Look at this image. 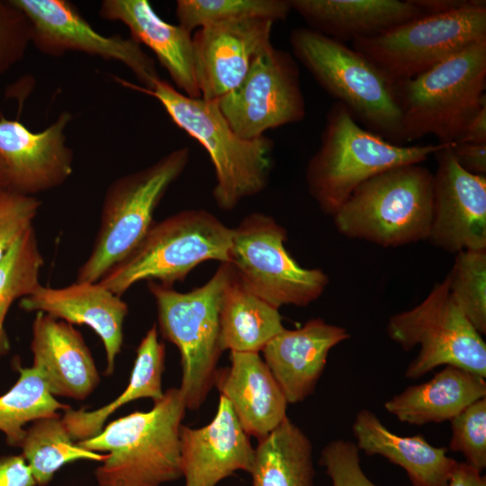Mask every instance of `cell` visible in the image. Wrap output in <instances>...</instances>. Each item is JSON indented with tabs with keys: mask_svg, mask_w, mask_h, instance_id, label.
Here are the masks:
<instances>
[{
	"mask_svg": "<svg viewBox=\"0 0 486 486\" xmlns=\"http://www.w3.org/2000/svg\"><path fill=\"white\" fill-rule=\"evenodd\" d=\"M447 144L401 146L361 127L348 109L334 104L320 146L306 168L309 193L331 217L368 179L391 168L420 164Z\"/></svg>",
	"mask_w": 486,
	"mask_h": 486,
	"instance_id": "obj_3",
	"label": "cell"
},
{
	"mask_svg": "<svg viewBox=\"0 0 486 486\" xmlns=\"http://www.w3.org/2000/svg\"><path fill=\"white\" fill-rule=\"evenodd\" d=\"M432 204L433 173L405 165L363 183L332 218L346 238L395 248L428 240Z\"/></svg>",
	"mask_w": 486,
	"mask_h": 486,
	"instance_id": "obj_6",
	"label": "cell"
},
{
	"mask_svg": "<svg viewBox=\"0 0 486 486\" xmlns=\"http://www.w3.org/2000/svg\"><path fill=\"white\" fill-rule=\"evenodd\" d=\"M32 26V43L40 52L61 56L80 51L122 63L141 87L151 89L160 78L154 59L131 37L104 36L95 31L79 10L67 0H11Z\"/></svg>",
	"mask_w": 486,
	"mask_h": 486,
	"instance_id": "obj_14",
	"label": "cell"
},
{
	"mask_svg": "<svg viewBox=\"0 0 486 486\" xmlns=\"http://www.w3.org/2000/svg\"><path fill=\"white\" fill-rule=\"evenodd\" d=\"M7 188L11 189L9 178L4 165L0 158V190Z\"/></svg>",
	"mask_w": 486,
	"mask_h": 486,
	"instance_id": "obj_44",
	"label": "cell"
},
{
	"mask_svg": "<svg viewBox=\"0 0 486 486\" xmlns=\"http://www.w3.org/2000/svg\"><path fill=\"white\" fill-rule=\"evenodd\" d=\"M99 15L125 24L133 40L154 52L180 92L189 97H201L191 32L164 21L147 0H104Z\"/></svg>",
	"mask_w": 486,
	"mask_h": 486,
	"instance_id": "obj_23",
	"label": "cell"
},
{
	"mask_svg": "<svg viewBox=\"0 0 486 486\" xmlns=\"http://www.w3.org/2000/svg\"><path fill=\"white\" fill-rule=\"evenodd\" d=\"M216 101L232 130L246 140L305 116L298 65L273 45L255 58L236 88Z\"/></svg>",
	"mask_w": 486,
	"mask_h": 486,
	"instance_id": "obj_13",
	"label": "cell"
},
{
	"mask_svg": "<svg viewBox=\"0 0 486 486\" xmlns=\"http://www.w3.org/2000/svg\"><path fill=\"white\" fill-rule=\"evenodd\" d=\"M19 378L14 385L0 396V431L7 443L20 446L28 422L59 415L70 406L60 403L49 392L46 383L34 367L16 364Z\"/></svg>",
	"mask_w": 486,
	"mask_h": 486,
	"instance_id": "obj_31",
	"label": "cell"
},
{
	"mask_svg": "<svg viewBox=\"0 0 486 486\" xmlns=\"http://www.w3.org/2000/svg\"><path fill=\"white\" fill-rule=\"evenodd\" d=\"M20 447L39 486L48 485L56 472L68 463L103 462L108 457V454L88 451L75 444L59 415L33 421Z\"/></svg>",
	"mask_w": 486,
	"mask_h": 486,
	"instance_id": "obj_30",
	"label": "cell"
},
{
	"mask_svg": "<svg viewBox=\"0 0 486 486\" xmlns=\"http://www.w3.org/2000/svg\"><path fill=\"white\" fill-rule=\"evenodd\" d=\"M274 23L256 18L198 29L193 46L202 98L218 100L242 82L255 58L272 45Z\"/></svg>",
	"mask_w": 486,
	"mask_h": 486,
	"instance_id": "obj_17",
	"label": "cell"
},
{
	"mask_svg": "<svg viewBox=\"0 0 486 486\" xmlns=\"http://www.w3.org/2000/svg\"><path fill=\"white\" fill-rule=\"evenodd\" d=\"M249 474L251 486H313L310 438L287 417L258 440Z\"/></svg>",
	"mask_w": 486,
	"mask_h": 486,
	"instance_id": "obj_29",
	"label": "cell"
},
{
	"mask_svg": "<svg viewBox=\"0 0 486 486\" xmlns=\"http://www.w3.org/2000/svg\"><path fill=\"white\" fill-rule=\"evenodd\" d=\"M286 240V230L273 217L253 212L233 229L230 248V264L244 284L278 310L309 305L329 283L323 270L301 266L284 247Z\"/></svg>",
	"mask_w": 486,
	"mask_h": 486,
	"instance_id": "obj_12",
	"label": "cell"
},
{
	"mask_svg": "<svg viewBox=\"0 0 486 486\" xmlns=\"http://www.w3.org/2000/svg\"><path fill=\"white\" fill-rule=\"evenodd\" d=\"M291 11L290 0H178L176 4L178 24L191 33L196 28L246 19L284 21Z\"/></svg>",
	"mask_w": 486,
	"mask_h": 486,
	"instance_id": "obj_33",
	"label": "cell"
},
{
	"mask_svg": "<svg viewBox=\"0 0 486 486\" xmlns=\"http://www.w3.org/2000/svg\"><path fill=\"white\" fill-rule=\"evenodd\" d=\"M230 270V263H220L206 284L186 292L148 282V290L157 305L160 332L180 352L182 382L179 390L186 410H198L213 387L222 353L220 303Z\"/></svg>",
	"mask_w": 486,
	"mask_h": 486,
	"instance_id": "obj_9",
	"label": "cell"
},
{
	"mask_svg": "<svg viewBox=\"0 0 486 486\" xmlns=\"http://www.w3.org/2000/svg\"><path fill=\"white\" fill-rule=\"evenodd\" d=\"M37 483L23 456L0 457V486H36Z\"/></svg>",
	"mask_w": 486,
	"mask_h": 486,
	"instance_id": "obj_39",
	"label": "cell"
},
{
	"mask_svg": "<svg viewBox=\"0 0 486 486\" xmlns=\"http://www.w3.org/2000/svg\"><path fill=\"white\" fill-rule=\"evenodd\" d=\"M449 448L482 472L486 468V397L464 409L451 420Z\"/></svg>",
	"mask_w": 486,
	"mask_h": 486,
	"instance_id": "obj_35",
	"label": "cell"
},
{
	"mask_svg": "<svg viewBox=\"0 0 486 486\" xmlns=\"http://www.w3.org/2000/svg\"><path fill=\"white\" fill-rule=\"evenodd\" d=\"M389 338L419 353L405 376L419 378L440 365H454L486 377V344L454 301L446 277L414 308L390 317Z\"/></svg>",
	"mask_w": 486,
	"mask_h": 486,
	"instance_id": "obj_11",
	"label": "cell"
},
{
	"mask_svg": "<svg viewBox=\"0 0 486 486\" xmlns=\"http://www.w3.org/2000/svg\"><path fill=\"white\" fill-rule=\"evenodd\" d=\"M426 15L441 14L460 8L468 0H414Z\"/></svg>",
	"mask_w": 486,
	"mask_h": 486,
	"instance_id": "obj_43",
	"label": "cell"
},
{
	"mask_svg": "<svg viewBox=\"0 0 486 486\" xmlns=\"http://www.w3.org/2000/svg\"><path fill=\"white\" fill-rule=\"evenodd\" d=\"M289 40L295 58L326 92L367 130L400 145L397 83L353 48L310 28L294 29Z\"/></svg>",
	"mask_w": 486,
	"mask_h": 486,
	"instance_id": "obj_5",
	"label": "cell"
},
{
	"mask_svg": "<svg viewBox=\"0 0 486 486\" xmlns=\"http://www.w3.org/2000/svg\"><path fill=\"white\" fill-rule=\"evenodd\" d=\"M349 338L346 328L315 318L299 328H284L265 346L264 361L288 404L314 392L329 351Z\"/></svg>",
	"mask_w": 486,
	"mask_h": 486,
	"instance_id": "obj_20",
	"label": "cell"
},
{
	"mask_svg": "<svg viewBox=\"0 0 486 486\" xmlns=\"http://www.w3.org/2000/svg\"><path fill=\"white\" fill-rule=\"evenodd\" d=\"M219 323L222 352L259 353L285 328L278 309L252 292L232 266L221 293Z\"/></svg>",
	"mask_w": 486,
	"mask_h": 486,
	"instance_id": "obj_27",
	"label": "cell"
},
{
	"mask_svg": "<svg viewBox=\"0 0 486 486\" xmlns=\"http://www.w3.org/2000/svg\"><path fill=\"white\" fill-rule=\"evenodd\" d=\"M233 229L212 212L191 209L154 222L139 246L99 283L118 296L140 281L172 287L207 260L230 263Z\"/></svg>",
	"mask_w": 486,
	"mask_h": 486,
	"instance_id": "obj_7",
	"label": "cell"
},
{
	"mask_svg": "<svg viewBox=\"0 0 486 486\" xmlns=\"http://www.w3.org/2000/svg\"><path fill=\"white\" fill-rule=\"evenodd\" d=\"M446 486H486V476L465 462H457Z\"/></svg>",
	"mask_w": 486,
	"mask_h": 486,
	"instance_id": "obj_41",
	"label": "cell"
},
{
	"mask_svg": "<svg viewBox=\"0 0 486 486\" xmlns=\"http://www.w3.org/2000/svg\"><path fill=\"white\" fill-rule=\"evenodd\" d=\"M32 367L50 394L86 399L97 387L100 375L82 335L72 324L37 312L32 322Z\"/></svg>",
	"mask_w": 486,
	"mask_h": 486,
	"instance_id": "obj_21",
	"label": "cell"
},
{
	"mask_svg": "<svg viewBox=\"0 0 486 486\" xmlns=\"http://www.w3.org/2000/svg\"><path fill=\"white\" fill-rule=\"evenodd\" d=\"M186 407L179 388H169L148 411L109 423L82 448L108 457L94 471L99 486H162L182 478L180 428Z\"/></svg>",
	"mask_w": 486,
	"mask_h": 486,
	"instance_id": "obj_2",
	"label": "cell"
},
{
	"mask_svg": "<svg viewBox=\"0 0 486 486\" xmlns=\"http://www.w3.org/2000/svg\"><path fill=\"white\" fill-rule=\"evenodd\" d=\"M71 120L69 112H62L50 126L35 132L0 113V158L11 189L35 196L69 178L74 154L67 145L65 130Z\"/></svg>",
	"mask_w": 486,
	"mask_h": 486,
	"instance_id": "obj_16",
	"label": "cell"
},
{
	"mask_svg": "<svg viewBox=\"0 0 486 486\" xmlns=\"http://www.w3.org/2000/svg\"><path fill=\"white\" fill-rule=\"evenodd\" d=\"M450 145L435 154L437 167L428 240L452 254L486 249V176L464 170Z\"/></svg>",
	"mask_w": 486,
	"mask_h": 486,
	"instance_id": "obj_15",
	"label": "cell"
},
{
	"mask_svg": "<svg viewBox=\"0 0 486 486\" xmlns=\"http://www.w3.org/2000/svg\"><path fill=\"white\" fill-rule=\"evenodd\" d=\"M454 143L486 144V104L470 120L462 135Z\"/></svg>",
	"mask_w": 486,
	"mask_h": 486,
	"instance_id": "obj_42",
	"label": "cell"
},
{
	"mask_svg": "<svg viewBox=\"0 0 486 486\" xmlns=\"http://www.w3.org/2000/svg\"><path fill=\"white\" fill-rule=\"evenodd\" d=\"M359 453L356 443L344 439L332 440L323 447L319 463L332 486H379L364 473Z\"/></svg>",
	"mask_w": 486,
	"mask_h": 486,
	"instance_id": "obj_37",
	"label": "cell"
},
{
	"mask_svg": "<svg viewBox=\"0 0 486 486\" xmlns=\"http://www.w3.org/2000/svg\"><path fill=\"white\" fill-rule=\"evenodd\" d=\"M450 293L481 334L486 333V249L463 250L446 276Z\"/></svg>",
	"mask_w": 486,
	"mask_h": 486,
	"instance_id": "obj_34",
	"label": "cell"
},
{
	"mask_svg": "<svg viewBox=\"0 0 486 486\" xmlns=\"http://www.w3.org/2000/svg\"><path fill=\"white\" fill-rule=\"evenodd\" d=\"M400 142L428 135L453 144L486 104V40L472 44L423 74L397 83Z\"/></svg>",
	"mask_w": 486,
	"mask_h": 486,
	"instance_id": "obj_4",
	"label": "cell"
},
{
	"mask_svg": "<svg viewBox=\"0 0 486 486\" xmlns=\"http://www.w3.org/2000/svg\"><path fill=\"white\" fill-rule=\"evenodd\" d=\"M486 40V3L423 15L382 34L352 41L395 83L410 80L467 47Z\"/></svg>",
	"mask_w": 486,
	"mask_h": 486,
	"instance_id": "obj_10",
	"label": "cell"
},
{
	"mask_svg": "<svg viewBox=\"0 0 486 486\" xmlns=\"http://www.w3.org/2000/svg\"><path fill=\"white\" fill-rule=\"evenodd\" d=\"M230 360L229 367L217 369L213 386L245 433L260 440L287 418L288 403L259 353L230 352Z\"/></svg>",
	"mask_w": 486,
	"mask_h": 486,
	"instance_id": "obj_22",
	"label": "cell"
},
{
	"mask_svg": "<svg viewBox=\"0 0 486 486\" xmlns=\"http://www.w3.org/2000/svg\"><path fill=\"white\" fill-rule=\"evenodd\" d=\"M486 397L485 378L445 365L429 381L411 385L384 403L400 421L422 426L451 420L474 401Z\"/></svg>",
	"mask_w": 486,
	"mask_h": 486,
	"instance_id": "obj_26",
	"label": "cell"
},
{
	"mask_svg": "<svg viewBox=\"0 0 486 486\" xmlns=\"http://www.w3.org/2000/svg\"><path fill=\"white\" fill-rule=\"evenodd\" d=\"M32 43V26L11 0H0V76L19 62Z\"/></svg>",
	"mask_w": 486,
	"mask_h": 486,
	"instance_id": "obj_38",
	"label": "cell"
},
{
	"mask_svg": "<svg viewBox=\"0 0 486 486\" xmlns=\"http://www.w3.org/2000/svg\"><path fill=\"white\" fill-rule=\"evenodd\" d=\"M189 159L187 147L176 148L108 186L99 230L91 253L77 271L76 282H99L139 246L154 223L161 199L184 173Z\"/></svg>",
	"mask_w": 486,
	"mask_h": 486,
	"instance_id": "obj_8",
	"label": "cell"
},
{
	"mask_svg": "<svg viewBox=\"0 0 486 486\" xmlns=\"http://www.w3.org/2000/svg\"><path fill=\"white\" fill-rule=\"evenodd\" d=\"M44 260L34 228L29 229L0 262V357L10 350L4 320L12 304L40 285Z\"/></svg>",
	"mask_w": 486,
	"mask_h": 486,
	"instance_id": "obj_32",
	"label": "cell"
},
{
	"mask_svg": "<svg viewBox=\"0 0 486 486\" xmlns=\"http://www.w3.org/2000/svg\"><path fill=\"white\" fill-rule=\"evenodd\" d=\"M450 148L464 170L486 176V144L454 143L450 145Z\"/></svg>",
	"mask_w": 486,
	"mask_h": 486,
	"instance_id": "obj_40",
	"label": "cell"
},
{
	"mask_svg": "<svg viewBox=\"0 0 486 486\" xmlns=\"http://www.w3.org/2000/svg\"><path fill=\"white\" fill-rule=\"evenodd\" d=\"M352 430L359 451L399 465L412 486H446L457 463L446 454V447L434 446L420 435L392 433L367 409L356 413Z\"/></svg>",
	"mask_w": 486,
	"mask_h": 486,
	"instance_id": "obj_25",
	"label": "cell"
},
{
	"mask_svg": "<svg viewBox=\"0 0 486 486\" xmlns=\"http://www.w3.org/2000/svg\"><path fill=\"white\" fill-rule=\"evenodd\" d=\"M310 29L344 41L382 34L426 15L414 0H290Z\"/></svg>",
	"mask_w": 486,
	"mask_h": 486,
	"instance_id": "obj_24",
	"label": "cell"
},
{
	"mask_svg": "<svg viewBox=\"0 0 486 486\" xmlns=\"http://www.w3.org/2000/svg\"><path fill=\"white\" fill-rule=\"evenodd\" d=\"M41 202L34 195L0 190V262L32 227Z\"/></svg>",
	"mask_w": 486,
	"mask_h": 486,
	"instance_id": "obj_36",
	"label": "cell"
},
{
	"mask_svg": "<svg viewBox=\"0 0 486 486\" xmlns=\"http://www.w3.org/2000/svg\"><path fill=\"white\" fill-rule=\"evenodd\" d=\"M179 436L184 486H217L236 472L252 469L255 448L221 395L210 423L198 428L182 425Z\"/></svg>",
	"mask_w": 486,
	"mask_h": 486,
	"instance_id": "obj_18",
	"label": "cell"
},
{
	"mask_svg": "<svg viewBox=\"0 0 486 486\" xmlns=\"http://www.w3.org/2000/svg\"><path fill=\"white\" fill-rule=\"evenodd\" d=\"M27 311L46 313L69 324L86 325L101 338L106 356V374H112L114 362L123 343L127 303L99 282H76L61 288L40 285L21 299Z\"/></svg>",
	"mask_w": 486,
	"mask_h": 486,
	"instance_id": "obj_19",
	"label": "cell"
},
{
	"mask_svg": "<svg viewBox=\"0 0 486 486\" xmlns=\"http://www.w3.org/2000/svg\"><path fill=\"white\" fill-rule=\"evenodd\" d=\"M124 87L159 102L175 124L207 151L214 168L213 200L230 211L266 187L273 164V140L239 137L221 113L216 100L189 97L169 82L159 79L151 89L115 76Z\"/></svg>",
	"mask_w": 486,
	"mask_h": 486,
	"instance_id": "obj_1",
	"label": "cell"
},
{
	"mask_svg": "<svg viewBox=\"0 0 486 486\" xmlns=\"http://www.w3.org/2000/svg\"><path fill=\"white\" fill-rule=\"evenodd\" d=\"M166 347L158 341L156 325L141 339L126 389L110 403L94 410L84 409L64 410L61 417L74 441H83L98 435L107 418L122 406L139 399L159 401L164 392L162 375L165 369Z\"/></svg>",
	"mask_w": 486,
	"mask_h": 486,
	"instance_id": "obj_28",
	"label": "cell"
}]
</instances>
